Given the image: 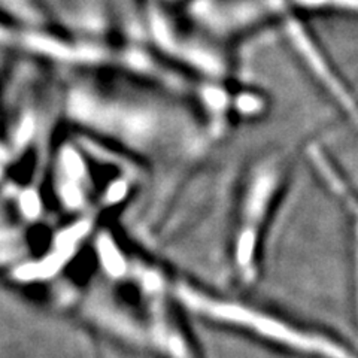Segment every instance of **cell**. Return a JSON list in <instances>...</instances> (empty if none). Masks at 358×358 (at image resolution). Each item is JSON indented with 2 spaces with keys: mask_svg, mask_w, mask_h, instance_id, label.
<instances>
[{
  "mask_svg": "<svg viewBox=\"0 0 358 358\" xmlns=\"http://www.w3.org/2000/svg\"><path fill=\"white\" fill-rule=\"evenodd\" d=\"M171 294L181 309L214 326L238 331L275 350L300 358H358L333 336L275 310L224 296L187 279H172Z\"/></svg>",
  "mask_w": 358,
  "mask_h": 358,
  "instance_id": "cell-1",
  "label": "cell"
},
{
  "mask_svg": "<svg viewBox=\"0 0 358 358\" xmlns=\"http://www.w3.org/2000/svg\"><path fill=\"white\" fill-rule=\"evenodd\" d=\"M288 176L289 157L275 151L254 160L243 175L230 236V263L242 284L259 278L266 233Z\"/></svg>",
  "mask_w": 358,
  "mask_h": 358,
  "instance_id": "cell-2",
  "label": "cell"
},
{
  "mask_svg": "<svg viewBox=\"0 0 358 358\" xmlns=\"http://www.w3.org/2000/svg\"><path fill=\"white\" fill-rule=\"evenodd\" d=\"M148 324L150 351L159 358H201L172 294L151 301Z\"/></svg>",
  "mask_w": 358,
  "mask_h": 358,
  "instance_id": "cell-3",
  "label": "cell"
},
{
  "mask_svg": "<svg viewBox=\"0 0 358 358\" xmlns=\"http://www.w3.org/2000/svg\"><path fill=\"white\" fill-rule=\"evenodd\" d=\"M287 33L300 57L308 64L310 72L315 75L317 80L327 90L329 94L338 102V105L350 115L354 124L358 127V103L350 93V90L345 87L341 78L334 73L329 62L324 59V55L318 50L313 41L308 36L306 30L301 27L294 18H288L287 21Z\"/></svg>",
  "mask_w": 358,
  "mask_h": 358,
  "instance_id": "cell-4",
  "label": "cell"
},
{
  "mask_svg": "<svg viewBox=\"0 0 358 358\" xmlns=\"http://www.w3.org/2000/svg\"><path fill=\"white\" fill-rule=\"evenodd\" d=\"M275 14L284 10L288 5L306 9H342L358 13V0H272Z\"/></svg>",
  "mask_w": 358,
  "mask_h": 358,
  "instance_id": "cell-5",
  "label": "cell"
},
{
  "mask_svg": "<svg viewBox=\"0 0 358 358\" xmlns=\"http://www.w3.org/2000/svg\"><path fill=\"white\" fill-rule=\"evenodd\" d=\"M0 3L6 9L13 10L20 20L29 21V24H35L39 18L35 0H0Z\"/></svg>",
  "mask_w": 358,
  "mask_h": 358,
  "instance_id": "cell-6",
  "label": "cell"
}]
</instances>
